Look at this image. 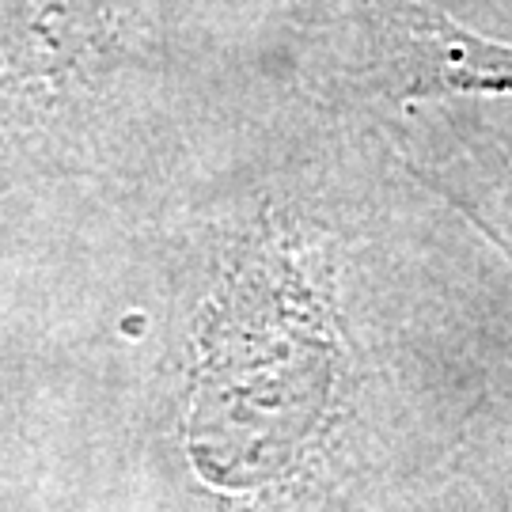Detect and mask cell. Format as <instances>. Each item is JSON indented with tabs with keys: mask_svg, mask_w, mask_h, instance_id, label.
I'll return each mask as SVG.
<instances>
[{
	"mask_svg": "<svg viewBox=\"0 0 512 512\" xmlns=\"http://www.w3.org/2000/svg\"><path fill=\"white\" fill-rule=\"evenodd\" d=\"M190 380V452L217 486L285 475L319 437L338 376L334 232L266 190L224 247Z\"/></svg>",
	"mask_w": 512,
	"mask_h": 512,
	"instance_id": "cell-1",
	"label": "cell"
},
{
	"mask_svg": "<svg viewBox=\"0 0 512 512\" xmlns=\"http://www.w3.org/2000/svg\"><path fill=\"white\" fill-rule=\"evenodd\" d=\"M164 0H0V160L54 156L160 54Z\"/></svg>",
	"mask_w": 512,
	"mask_h": 512,
	"instance_id": "cell-2",
	"label": "cell"
},
{
	"mask_svg": "<svg viewBox=\"0 0 512 512\" xmlns=\"http://www.w3.org/2000/svg\"><path fill=\"white\" fill-rule=\"evenodd\" d=\"M349 73L395 103L512 95V42L478 35L429 0H342Z\"/></svg>",
	"mask_w": 512,
	"mask_h": 512,
	"instance_id": "cell-3",
	"label": "cell"
},
{
	"mask_svg": "<svg viewBox=\"0 0 512 512\" xmlns=\"http://www.w3.org/2000/svg\"><path fill=\"white\" fill-rule=\"evenodd\" d=\"M478 4H501V8H512V0H478Z\"/></svg>",
	"mask_w": 512,
	"mask_h": 512,
	"instance_id": "cell-4",
	"label": "cell"
}]
</instances>
